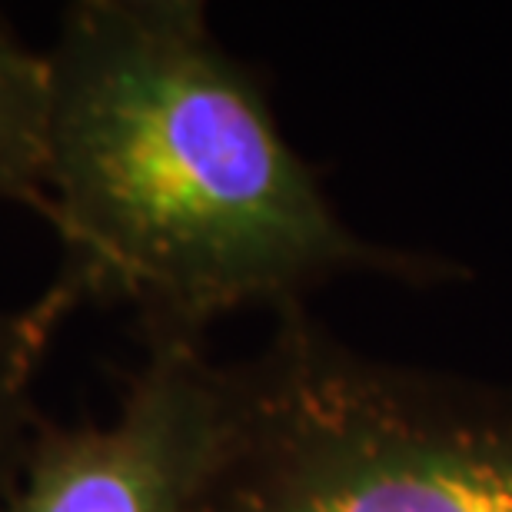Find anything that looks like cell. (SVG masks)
Here are the masks:
<instances>
[{"label":"cell","mask_w":512,"mask_h":512,"mask_svg":"<svg viewBox=\"0 0 512 512\" xmlns=\"http://www.w3.org/2000/svg\"><path fill=\"white\" fill-rule=\"evenodd\" d=\"M50 276L127 310L150 346H207L243 310H300L346 276L466 280L459 260L356 233L200 0H74L44 47Z\"/></svg>","instance_id":"cell-1"},{"label":"cell","mask_w":512,"mask_h":512,"mask_svg":"<svg viewBox=\"0 0 512 512\" xmlns=\"http://www.w3.org/2000/svg\"><path fill=\"white\" fill-rule=\"evenodd\" d=\"M190 512H512V386L373 356L300 310L227 363Z\"/></svg>","instance_id":"cell-2"},{"label":"cell","mask_w":512,"mask_h":512,"mask_svg":"<svg viewBox=\"0 0 512 512\" xmlns=\"http://www.w3.org/2000/svg\"><path fill=\"white\" fill-rule=\"evenodd\" d=\"M223 409L227 363L207 346H150L114 419H40L0 512H190Z\"/></svg>","instance_id":"cell-3"},{"label":"cell","mask_w":512,"mask_h":512,"mask_svg":"<svg viewBox=\"0 0 512 512\" xmlns=\"http://www.w3.org/2000/svg\"><path fill=\"white\" fill-rule=\"evenodd\" d=\"M77 313L74 300L50 280L34 300L0 306V506L17 483L44 413L37 380L60 326Z\"/></svg>","instance_id":"cell-4"},{"label":"cell","mask_w":512,"mask_h":512,"mask_svg":"<svg viewBox=\"0 0 512 512\" xmlns=\"http://www.w3.org/2000/svg\"><path fill=\"white\" fill-rule=\"evenodd\" d=\"M44 47L0 10V203L44 210Z\"/></svg>","instance_id":"cell-5"}]
</instances>
